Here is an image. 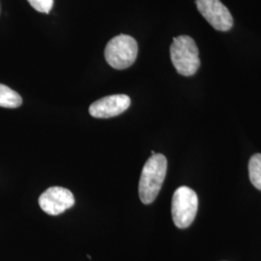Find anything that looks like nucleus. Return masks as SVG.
<instances>
[{
    "label": "nucleus",
    "instance_id": "nucleus-4",
    "mask_svg": "<svg viewBox=\"0 0 261 261\" xmlns=\"http://www.w3.org/2000/svg\"><path fill=\"white\" fill-rule=\"evenodd\" d=\"M198 208V198L194 190L179 187L172 197L171 213L173 223L178 228H187L193 224Z\"/></svg>",
    "mask_w": 261,
    "mask_h": 261
},
{
    "label": "nucleus",
    "instance_id": "nucleus-1",
    "mask_svg": "<svg viewBox=\"0 0 261 261\" xmlns=\"http://www.w3.org/2000/svg\"><path fill=\"white\" fill-rule=\"evenodd\" d=\"M168 161L163 154L152 155L142 168L139 184L140 200L144 204L152 203L162 189L167 175Z\"/></svg>",
    "mask_w": 261,
    "mask_h": 261
},
{
    "label": "nucleus",
    "instance_id": "nucleus-3",
    "mask_svg": "<svg viewBox=\"0 0 261 261\" xmlns=\"http://www.w3.org/2000/svg\"><path fill=\"white\" fill-rule=\"evenodd\" d=\"M138 51L137 41L129 35L120 34L108 43L105 48V57L113 69L124 70L135 63Z\"/></svg>",
    "mask_w": 261,
    "mask_h": 261
},
{
    "label": "nucleus",
    "instance_id": "nucleus-8",
    "mask_svg": "<svg viewBox=\"0 0 261 261\" xmlns=\"http://www.w3.org/2000/svg\"><path fill=\"white\" fill-rule=\"evenodd\" d=\"M22 103V99L19 93L8 86L0 84V107L6 109H16Z\"/></svg>",
    "mask_w": 261,
    "mask_h": 261
},
{
    "label": "nucleus",
    "instance_id": "nucleus-10",
    "mask_svg": "<svg viewBox=\"0 0 261 261\" xmlns=\"http://www.w3.org/2000/svg\"><path fill=\"white\" fill-rule=\"evenodd\" d=\"M29 4L34 9L40 12L48 14L54 6V0H28Z\"/></svg>",
    "mask_w": 261,
    "mask_h": 261
},
{
    "label": "nucleus",
    "instance_id": "nucleus-5",
    "mask_svg": "<svg viewBox=\"0 0 261 261\" xmlns=\"http://www.w3.org/2000/svg\"><path fill=\"white\" fill-rule=\"evenodd\" d=\"M196 7L216 30L228 31L233 27V18L220 0H196Z\"/></svg>",
    "mask_w": 261,
    "mask_h": 261
},
{
    "label": "nucleus",
    "instance_id": "nucleus-9",
    "mask_svg": "<svg viewBox=\"0 0 261 261\" xmlns=\"http://www.w3.org/2000/svg\"><path fill=\"white\" fill-rule=\"evenodd\" d=\"M249 175L252 185L261 191V154H255L250 160Z\"/></svg>",
    "mask_w": 261,
    "mask_h": 261
},
{
    "label": "nucleus",
    "instance_id": "nucleus-2",
    "mask_svg": "<svg viewBox=\"0 0 261 261\" xmlns=\"http://www.w3.org/2000/svg\"><path fill=\"white\" fill-rule=\"evenodd\" d=\"M170 58L178 74L185 76L195 75L200 66L196 42L187 35L173 38L170 46Z\"/></svg>",
    "mask_w": 261,
    "mask_h": 261
},
{
    "label": "nucleus",
    "instance_id": "nucleus-7",
    "mask_svg": "<svg viewBox=\"0 0 261 261\" xmlns=\"http://www.w3.org/2000/svg\"><path fill=\"white\" fill-rule=\"evenodd\" d=\"M130 105L129 96L124 94L111 95L94 102L89 107V113L95 118H111L126 112Z\"/></svg>",
    "mask_w": 261,
    "mask_h": 261
},
{
    "label": "nucleus",
    "instance_id": "nucleus-6",
    "mask_svg": "<svg viewBox=\"0 0 261 261\" xmlns=\"http://www.w3.org/2000/svg\"><path fill=\"white\" fill-rule=\"evenodd\" d=\"M75 204V197L71 191L62 187H51L39 197V205L47 214H62Z\"/></svg>",
    "mask_w": 261,
    "mask_h": 261
}]
</instances>
